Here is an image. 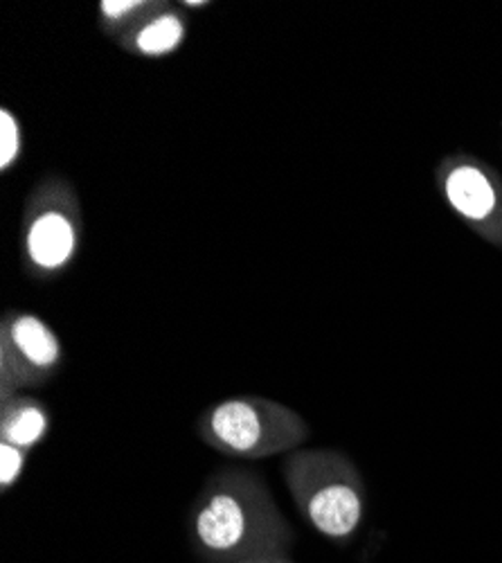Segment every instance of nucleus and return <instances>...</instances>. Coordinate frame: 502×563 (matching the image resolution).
<instances>
[{"mask_svg":"<svg viewBox=\"0 0 502 563\" xmlns=\"http://www.w3.org/2000/svg\"><path fill=\"white\" fill-rule=\"evenodd\" d=\"M192 552L201 563H239L289 554L295 532L264 478L225 466L201 487L188 519Z\"/></svg>","mask_w":502,"mask_h":563,"instance_id":"1","label":"nucleus"},{"mask_svg":"<svg viewBox=\"0 0 502 563\" xmlns=\"http://www.w3.org/2000/svg\"><path fill=\"white\" fill-rule=\"evenodd\" d=\"M282 476L302 519L332 541H349L365 516V483L341 451L298 449L282 462Z\"/></svg>","mask_w":502,"mask_h":563,"instance_id":"2","label":"nucleus"},{"mask_svg":"<svg viewBox=\"0 0 502 563\" xmlns=\"http://www.w3.org/2000/svg\"><path fill=\"white\" fill-rule=\"evenodd\" d=\"M197 433L205 446L225 457L266 460L302 449L311 429L287 404L242 395L208 406L197 419Z\"/></svg>","mask_w":502,"mask_h":563,"instance_id":"3","label":"nucleus"},{"mask_svg":"<svg viewBox=\"0 0 502 563\" xmlns=\"http://www.w3.org/2000/svg\"><path fill=\"white\" fill-rule=\"evenodd\" d=\"M83 212L75 185L62 174H45L23 208V266L36 279L62 275L77 257Z\"/></svg>","mask_w":502,"mask_h":563,"instance_id":"4","label":"nucleus"},{"mask_svg":"<svg viewBox=\"0 0 502 563\" xmlns=\"http://www.w3.org/2000/svg\"><path fill=\"white\" fill-rule=\"evenodd\" d=\"M64 347L53 327L30 311L0 318V399L43 388L57 377Z\"/></svg>","mask_w":502,"mask_h":563,"instance_id":"5","label":"nucleus"},{"mask_svg":"<svg viewBox=\"0 0 502 563\" xmlns=\"http://www.w3.org/2000/svg\"><path fill=\"white\" fill-rule=\"evenodd\" d=\"M437 187L446 206L482 240L502 246V178L487 163L455 154L439 163Z\"/></svg>","mask_w":502,"mask_h":563,"instance_id":"6","label":"nucleus"},{"mask_svg":"<svg viewBox=\"0 0 502 563\" xmlns=\"http://www.w3.org/2000/svg\"><path fill=\"white\" fill-rule=\"evenodd\" d=\"M188 36V21L178 5L158 3L143 21L135 23L129 32L115 38L122 51L145 57L160 59L176 53Z\"/></svg>","mask_w":502,"mask_h":563,"instance_id":"7","label":"nucleus"},{"mask_svg":"<svg viewBox=\"0 0 502 563\" xmlns=\"http://www.w3.org/2000/svg\"><path fill=\"white\" fill-rule=\"evenodd\" d=\"M51 410L27 393L0 399V440L32 451L51 431Z\"/></svg>","mask_w":502,"mask_h":563,"instance_id":"8","label":"nucleus"},{"mask_svg":"<svg viewBox=\"0 0 502 563\" xmlns=\"http://www.w3.org/2000/svg\"><path fill=\"white\" fill-rule=\"evenodd\" d=\"M156 5L158 0H102L98 5L100 30L115 41L143 21Z\"/></svg>","mask_w":502,"mask_h":563,"instance_id":"9","label":"nucleus"},{"mask_svg":"<svg viewBox=\"0 0 502 563\" xmlns=\"http://www.w3.org/2000/svg\"><path fill=\"white\" fill-rule=\"evenodd\" d=\"M0 172L8 174L19 163L23 150L21 122L8 107L0 109Z\"/></svg>","mask_w":502,"mask_h":563,"instance_id":"10","label":"nucleus"},{"mask_svg":"<svg viewBox=\"0 0 502 563\" xmlns=\"http://www.w3.org/2000/svg\"><path fill=\"white\" fill-rule=\"evenodd\" d=\"M27 462V451L0 442V489L8 492L21 481V474Z\"/></svg>","mask_w":502,"mask_h":563,"instance_id":"11","label":"nucleus"},{"mask_svg":"<svg viewBox=\"0 0 502 563\" xmlns=\"http://www.w3.org/2000/svg\"><path fill=\"white\" fill-rule=\"evenodd\" d=\"M239 563H295V561L289 554H266V556H255Z\"/></svg>","mask_w":502,"mask_h":563,"instance_id":"12","label":"nucleus"},{"mask_svg":"<svg viewBox=\"0 0 502 563\" xmlns=\"http://www.w3.org/2000/svg\"><path fill=\"white\" fill-rule=\"evenodd\" d=\"M178 8H188V10H203V8H210V0H180Z\"/></svg>","mask_w":502,"mask_h":563,"instance_id":"13","label":"nucleus"}]
</instances>
